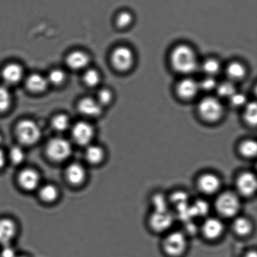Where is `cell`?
I'll list each match as a JSON object with an SVG mask.
<instances>
[{"label": "cell", "mask_w": 257, "mask_h": 257, "mask_svg": "<svg viewBox=\"0 0 257 257\" xmlns=\"http://www.w3.org/2000/svg\"><path fill=\"white\" fill-rule=\"evenodd\" d=\"M171 62L176 71L190 74L198 69V64L195 52L190 47L180 45L171 52Z\"/></svg>", "instance_id": "obj_1"}, {"label": "cell", "mask_w": 257, "mask_h": 257, "mask_svg": "<svg viewBox=\"0 0 257 257\" xmlns=\"http://www.w3.org/2000/svg\"><path fill=\"white\" fill-rule=\"evenodd\" d=\"M215 207L218 213L223 217L231 218L240 210V201L235 193L228 191L218 196L216 199Z\"/></svg>", "instance_id": "obj_2"}, {"label": "cell", "mask_w": 257, "mask_h": 257, "mask_svg": "<svg viewBox=\"0 0 257 257\" xmlns=\"http://www.w3.org/2000/svg\"><path fill=\"white\" fill-rule=\"evenodd\" d=\"M18 139L23 144L32 145L36 143L41 137V130L36 123L30 120H24L17 126Z\"/></svg>", "instance_id": "obj_3"}, {"label": "cell", "mask_w": 257, "mask_h": 257, "mask_svg": "<svg viewBox=\"0 0 257 257\" xmlns=\"http://www.w3.org/2000/svg\"><path fill=\"white\" fill-rule=\"evenodd\" d=\"M163 247L168 256L179 257L182 255L187 248L186 235L180 231H174L168 234L164 239Z\"/></svg>", "instance_id": "obj_4"}, {"label": "cell", "mask_w": 257, "mask_h": 257, "mask_svg": "<svg viewBox=\"0 0 257 257\" xmlns=\"http://www.w3.org/2000/svg\"><path fill=\"white\" fill-rule=\"evenodd\" d=\"M198 112L204 120L209 122H215L222 117L224 108L217 98L206 97L199 104Z\"/></svg>", "instance_id": "obj_5"}, {"label": "cell", "mask_w": 257, "mask_h": 257, "mask_svg": "<svg viewBox=\"0 0 257 257\" xmlns=\"http://www.w3.org/2000/svg\"><path fill=\"white\" fill-rule=\"evenodd\" d=\"M72 151L70 143L62 138H55L50 140L46 148L48 157L55 162L66 160L71 155Z\"/></svg>", "instance_id": "obj_6"}, {"label": "cell", "mask_w": 257, "mask_h": 257, "mask_svg": "<svg viewBox=\"0 0 257 257\" xmlns=\"http://www.w3.org/2000/svg\"><path fill=\"white\" fill-rule=\"evenodd\" d=\"M111 60L115 69L125 71L130 69L133 64L134 55L126 47H119L112 52Z\"/></svg>", "instance_id": "obj_7"}, {"label": "cell", "mask_w": 257, "mask_h": 257, "mask_svg": "<svg viewBox=\"0 0 257 257\" xmlns=\"http://www.w3.org/2000/svg\"><path fill=\"white\" fill-rule=\"evenodd\" d=\"M236 189L239 194L245 197H250L256 193V178L253 173H241L236 180Z\"/></svg>", "instance_id": "obj_8"}, {"label": "cell", "mask_w": 257, "mask_h": 257, "mask_svg": "<svg viewBox=\"0 0 257 257\" xmlns=\"http://www.w3.org/2000/svg\"><path fill=\"white\" fill-rule=\"evenodd\" d=\"M94 128L89 123L80 122L74 125L72 129V137L78 144L87 145L94 137Z\"/></svg>", "instance_id": "obj_9"}, {"label": "cell", "mask_w": 257, "mask_h": 257, "mask_svg": "<svg viewBox=\"0 0 257 257\" xmlns=\"http://www.w3.org/2000/svg\"><path fill=\"white\" fill-rule=\"evenodd\" d=\"M172 223L173 216L168 210L155 211L150 220L151 227L156 232L168 230Z\"/></svg>", "instance_id": "obj_10"}, {"label": "cell", "mask_w": 257, "mask_h": 257, "mask_svg": "<svg viewBox=\"0 0 257 257\" xmlns=\"http://www.w3.org/2000/svg\"><path fill=\"white\" fill-rule=\"evenodd\" d=\"M198 188L201 192L211 195L217 193L221 187V181L217 176L211 173L201 175L198 180Z\"/></svg>", "instance_id": "obj_11"}, {"label": "cell", "mask_w": 257, "mask_h": 257, "mask_svg": "<svg viewBox=\"0 0 257 257\" xmlns=\"http://www.w3.org/2000/svg\"><path fill=\"white\" fill-rule=\"evenodd\" d=\"M223 231V224L217 218H208L202 225L203 235L210 240H215L220 238L222 235Z\"/></svg>", "instance_id": "obj_12"}, {"label": "cell", "mask_w": 257, "mask_h": 257, "mask_svg": "<svg viewBox=\"0 0 257 257\" xmlns=\"http://www.w3.org/2000/svg\"><path fill=\"white\" fill-rule=\"evenodd\" d=\"M199 90L200 87L198 83L190 78L181 80L176 89L179 97L185 100L191 99L195 97Z\"/></svg>", "instance_id": "obj_13"}, {"label": "cell", "mask_w": 257, "mask_h": 257, "mask_svg": "<svg viewBox=\"0 0 257 257\" xmlns=\"http://www.w3.org/2000/svg\"><path fill=\"white\" fill-rule=\"evenodd\" d=\"M19 182L20 186L25 190H34L39 186V175L34 170L29 169V168L25 169L20 174Z\"/></svg>", "instance_id": "obj_14"}, {"label": "cell", "mask_w": 257, "mask_h": 257, "mask_svg": "<svg viewBox=\"0 0 257 257\" xmlns=\"http://www.w3.org/2000/svg\"><path fill=\"white\" fill-rule=\"evenodd\" d=\"M17 233V227L14 221L9 219L0 220V244L10 245Z\"/></svg>", "instance_id": "obj_15"}, {"label": "cell", "mask_w": 257, "mask_h": 257, "mask_svg": "<svg viewBox=\"0 0 257 257\" xmlns=\"http://www.w3.org/2000/svg\"><path fill=\"white\" fill-rule=\"evenodd\" d=\"M3 79L9 84H15L20 81L24 75V70L19 64H8L4 68L2 72Z\"/></svg>", "instance_id": "obj_16"}, {"label": "cell", "mask_w": 257, "mask_h": 257, "mask_svg": "<svg viewBox=\"0 0 257 257\" xmlns=\"http://www.w3.org/2000/svg\"><path fill=\"white\" fill-rule=\"evenodd\" d=\"M78 108L80 113L88 117H97L102 113V106L92 98H85L80 100Z\"/></svg>", "instance_id": "obj_17"}, {"label": "cell", "mask_w": 257, "mask_h": 257, "mask_svg": "<svg viewBox=\"0 0 257 257\" xmlns=\"http://www.w3.org/2000/svg\"><path fill=\"white\" fill-rule=\"evenodd\" d=\"M85 177H86V173L84 168L79 163H72L67 168V180L73 185H81L84 182Z\"/></svg>", "instance_id": "obj_18"}, {"label": "cell", "mask_w": 257, "mask_h": 257, "mask_svg": "<svg viewBox=\"0 0 257 257\" xmlns=\"http://www.w3.org/2000/svg\"><path fill=\"white\" fill-rule=\"evenodd\" d=\"M89 57L85 53L81 51L70 53L67 57L68 66L74 70L84 69L89 64Z\"/></svg>", "instance_id": "obj_19"}, {"label": "cell", "mask_w": 257, "mask_h": 257, "mask_svg": "<svg viewBox=\"0 0 257 257\" xmlns=\"http://www.w3.org/2000/svg\"><path fill=\"white\" fill-rule=\"evenodd\" d=\"M47 78L38 74L30 75L27 80V87L30 91L34 93L44 92L49 85Z\"/></svg>", "instance_id": "obj_20"}, {"label": "cell", "mask_w": 257, "mask_h": 257, "mask_svg": "<svg viewBox=\"0 0 257 257\" xmlns=\"http://www.w3.org/2000/svg\"><path fill=\"white\" fill-rule=\"evenodd\" d=\"M233 228L236 235L240 236H246L252 231L253 225L248 219L240 217L235 219L233 223Z\"/></svg>", "instance_id": "obj_21"}, {"label": "cell", "mask_w": 257, "mask_h": 257, "mask_svg": "<svg viewBox=\"0 0 257 257\" xmlns=\"http://www.w3.org/2000/svg\"><path fill=\"white\" fill-rule=\"evenodd\" d=\"M104 157V150L97 145H89L85 151V158L92 164H97L102 162Z\"/></svg>", "instance_id": "obj_22"}, {"label": "cell", "mask_w": 257, "mask_h": 257, "mask_svg": "<svg viewBox=\"0 0 257 257\" xmlns=\"http://www.w3.org/2000/svg\"><path fill=\"white\" fill-rule=\"evenodd\" d=\"M239 152L246 158L255 157L257 153V144L255 140H246L239 146Z\"/></svg>", "instance_id": "obj_23"}, {"label": "cell", "mask_w": 257, "mask_h": 257, "mask_svg": "<svg viewBox=\"0 0 257 257\" xmlns=\"http://www.w3.org/2000/svg\"><path fill=\"white\" fill-rule=\"evenodd\" d=\"M227 75L232 80H240L245 76L246 69L240 62H234L228 65L226 69Z\"/></svg>", "instance_id": "obj_24"}, {"label": "cell", "mask_w": 257, "mask_h": 257, "mask_svg": "<svg viewBox=\"0 0 257 257\" xmlns=\"http://www.w3.org/2000/svg\"><path fill=\"white\" fill-rule=\"evenodd\" d=\"M40 198L45 202L52 203L57 200L59 191L56 187L51 185H47L41 188L39 192Z\"/></svg>", "instance_id": "obj_25"}, {"label": "cell", "mask_w": 257, "mask_h": 257, "mask_svg": "<svg viewBox=\"0 0 257 257\" xmlns=\"http://www.w3.org/2000/svg\"><path fill=\"white\" fill-rule=\"evenodd\" d=\"M244 118L249 125L255 126L257 122V106L256 103H248L244 113Z\"/></svg>", "instance_id": "obj_26"}, {"label": "cell", "mask_w": 257, "mask_h": 257, "mask_svg": "<svg viewBox=\"0 0 257 257\" xmlns=\"http://www.w3.org/2000/svg\"><path fill=\"white\" fill-rule=\"evenodd\" d=\"M12 104V95L4 85H0V112H6Z\"/></svg>", "instance_id": "obj_27"}, {"label": "cell", "mask_w": 257, "mask_h": 257, "mask_svg": "<svg viewBox=\"0 0 257 257\" xmlns=\"http://www.w3.org/2000/svg\"><path fill=\"white\" fill-rule=\"evenodd\" d=\"M70 125L69 118L65 115L55 116L52 120V127L59 132H64L69 128Z\"/></svg>", "instance_id": "obj_28"}, {"label": "cell", "mask_w": 257, "mask_h": 257, "mask_svg": "<svg viewBox=\"0 0 257 257\" xmlns=\"http://www.w3.org/2000/svg\"><path fill=\"white\" fill-rule=\"evenodd\" d=\"M202 69L209 76H212L220 71V64L218 60L215 59L206 60L202 65Z\"/></svg>", "instance_id": "obj_29"}, {"label": "cell", "mask_w": 257, "mask_h": 257, "mask_svg": "<svg viewBox=\"0 0 257 257\" xmlns=\"http://www.w3.org/2000/svg\"><path fill=\"white\" fill-rule=\"evenodd\" d=\"M217 92L220 97L230 98L235 94L236 89L235 85L231 82H224L217 87Z\"/></svg>", "instance_id": "obj_30"}, {"label": "cell", "mask_w": 257, "mask_h": 257, "mask_svg": "<svg viewBox=\"0 0 257 257\" xmlns=\"http://www.w3.org/2000/svg\"><path fill=\"white\" fill-rule=\"evenodd\" d=\"M100 76L99 73L95 69H89L85 72L84 75V80L87 85L94 87L99 84Z\"/></svg>", "instance_id": "obj_31"}, {"label": "cell", "mask_w": 257, "mask_h": 257, "mask_svg": "<svg viewBox=\"0 0 257 257\" xmlns=\"http://www.w3.org/2000/svg\"><path fill=\"white\" fill-rule=\"evenodd\" d=\"M10 158L15 165L20 164L24 162L25 153L21 147L15 146L12 147L10 152Z\"/></svg>", "instance_id": "obj_32"}, {"label": "cell", "mask_w": 257, "mask_h": 257, "mask_svg": "<svg viewBox=\"0 0 257 257\" xmlns=\"http://www.w3.org/2000/svg\"><path fill=\"white\" fill-rule=\"evenodd\" d=\"M65 79V74L63 70L60 69H54L50 72L48 81L54 85L62 84Z\"/></svg>", "instance_id": "obj_33"}, {"label": "cell", "mask_w": 257, "mask_h": 257, "mask_svg": "<svg viewBox=\"0 0 257 257\" xmlns=\"http://www.w3.org/2000/svg\"><path fill=\"white\" fill-rule=\"evenodd\" d=\"M133 20V15L130 12L124 11L120 13L116 20L117 26L120 28L127 27L132 23Z\"/></svg>", "instance_id": "obj_34"}, {"label": "cell", "mask_w": 257, "mask_h": 257, "mask_svg": "<svg viewBox=\"0 0 257 257\" xmlns=\"http://www.w3.org/2000/svg\"><path fill=\"white\" fill-rule=\"evenodd\" d=\"M112 100V94L109 90L104 89L100 91L98 94V101L101 106L109 104Z\"/></svg>", "instance_id": "obj_35"}, {"label": "cell", "mask_w": 257, "mask_h": 257, "mask_svg": "<svg viewBox=\"0 0 257 257\" xmlns=\"http://www.w3.org/2000/svg\"><path fill=\"white\" fill-rule=\"evenodd\" d=\"M207 205L203 201H198L195 205L191 209V213L192 215H197V216L203 215L207 213Z\"/></svg>", "instance_id": "obj_36"}, {"label": "cell", "mask_w": 257, "mask_h": 257, "mask_svg": "<svg viewBox=\"0 0 257 257\" xmlns=\"http://www.w3.org/2000/svg\"><path fill=\"white\" fill-rule=\"evenodd\" d=\"M216 85H217V84H216V80L211 76L205 78V79L202 80V81L199 84L200 89H202L205 91L212 90Z\"/></svg>", "instance_id": "obj_37"}, {"label": "cell", "mask_w": 257, "mask_h": 257, "mask_svg": "<svg viewBox=\"0 0 257 257\" xmlns=\"http://www.w3.org/2000/svg\"><path fill=\"white\" fill-rule=\"evenodd\" d=\"M231 104L235 107H240L245 104L246 102V97L245 95L236 93L231 96L230 98Z\"/></svg>", "instance_id": "obj_38"}, {"label": "cell", "mask_w": 257, "mask_h": 257, "mask_svg": "<svg viewBox=\"0 0 257 257\" xmlns=\"http://www.w3.org/2000/svg\"><path fill=\"white\" fill-rule=\"evenodd\" d=\"M16 256V253L12 246L9 245L4 246L1 251L2 257H15Z\"/></svg>", "instance_id": "obj_39"}, {"label": "cell", "mask_w": 257, "mask_h": 257, "mask_svg": "<svg viewBox=\"0 0 257 257\" xmlns=\"http://www.w3.org/2000/svg\"><path fill=\"white\" fill-rule=\"evenodd\" d=\"M6 162V158H5V153L2 149H0V170L4 167Z\"/></svg>", "instance_id": "obj_40"}, {"label": "cell", "mask_w": 257, "mask_h": 257, "mask_svg": "<svg viewBox=\"0 0 257 257\" xmlns=\"http://www.w3.org/2000/svg\"><path fill=\"white\" fill-rule=\"evenodd\" d=\"M245 257H257L256 251H250L246 254Z\"/></svg>", "instance_id": "obj_41"}, {"label": "cell", "mask_w": 257, "mask_h": 257, "mask_svg": "<svg viewBox=\"0 0 257 257\" xmlns=\"http://www.w3.org/2000/svg\"><path fill=\"white\" fill-rule=\"evenodd\" d=\"M2 135H0V143H1L2 142Z\"/></svg>", "instance_id": "obj_42"}, {"label": "cell", "mask_w": 257, "mask_h": 257, "mask_svg": "<svg viewBox=\"0 0 257 257\" xmlns=\"http://www.w3.org/2000/svg\"><path fill=\"white\" fill-rule=\"evenodd\" d=\"M15 257H26V256H17H17H15Z\"/></svg>", "instance_id": "obj_43"}]
</instances>
